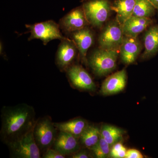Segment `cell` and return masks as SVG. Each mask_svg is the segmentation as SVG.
Instances as JSON below:
<instances>
[{
  "label": "cell",
  "mask_w": 158,
  "mask_h": 158,
  "mask_svg": "<svg viewBox=\"0 0 158 158\" xmlns=\"http://www.w3.org/2000/svg\"><path fill=\"white\" fill-rule=\"evenodd\" d=\"M0 136L6 144L25 135L34 127L36 121L35 110L26 103L4 106L2 109Z\"/></svg>",
  "instance_id": "obj_1"
},
{
  "label": "cell",
  "mask_w": 158,
  "mask_h": 158,
  "mask_svg": "<svg viewBox=\"0 0 158 158\" xmlns=\"http://www.w3.org/2000/svg\"><path fill=\"white\" fill-rule=\"evenodd\" d=\"M118 51L99 48L94 51L88 60L94 73L99 77L109 74L116 68Z\"/></svg>",
  "instance_id": "obj_2"
},
{
  "label": "cell",
  "mask_w": 158,
  "mask_h": 158,
  "mask_svg": "<svg viewBox=\"0 0 158 158\" xmlns=\"http://www.w3.org/2000/svg\"><path fill=\"white\" fill-rule=\"evenodd\" d=\"M58 131L49 116H45L37 120L34 128V135L40 151L44 152L52 148Z\"/></svg>",
  "instance_id": "obj_3"
},
{
  "label": "cell",
  "mask_w": 158,
  "mask_h": 158,
  "mask_svg": "<svg viewBox=\"0 0 158 158\" xmlns=\"http://www.w3.org/2000/svg\"><path fill=\"white\" fill-rule=\"evenodd\" d=\"M34 128L17 140L7 144L11 158H41L40 149L34 138Z\"/></svg>",
  "instance_id": "obj_4"
},
{
  "label": "cell",
  "mask_w": 158,
  "mask_h": 158,
  "mask_svg": "<svg viewBox=\"0 0 158 158\" xmlns=\"http://www.w3.org/2000/svg\"><path fill=\"white\" fill-rule=\"evenodd\" d=\"M111 4L109 0H89L84 3L82 7L90 25L101 28L110 16Z\"/></svg>",
  "instance_id": "obj_5"
},
{
  "label": "cell",
  "mask_w": 158,
  "mask_h": 158,
  "mask_svg": "<svg viewBox=\"0 0 158 158\" xmlns=\"http://www.w3.org/2000/svg\"><path fill=\"white\" fill-rule=\"evenodd\" d=\"M124 37L122 26L116 19L110 21L104 27L99 36V48L119 51Z\"/></svg>",
  "instance_id": "obj_6"
},
{
  "label": "cell",
  "mask_w": 158,
  "mask_h": 158,
  "mask_svg": "<svg viewBox=\"0 0 158 158\" xmlns=\"http://www.w3.org/2000/svg\"><path fill=\"white\" fill-rule=\"evenodd\" d=\"M26 27L31 33L29 40L40 39L44 45L53 40H62L66 38L61 34L59 25L53 21L49 20L33 25H26Z\"/></svg>",
  "instance_id": "obj_7"
},
{
  "label": "cell",
  "mask_w": 158,
  "mask_h": 158,
  "mask_svg": "<svg viewBox=\"0 0 158 158\" xmlns=\"http://www.w3.org/2000/svg\"><path fill=\"white\" fill-rule=\"evenodd\" d=\"M66 72L69 80L75 88L88 91H94L96 90V85L93 79L82 66L71 65Z\"/></svg>",
  "instance_id": "obj_8"
},
{
  "label": "cell",
  "mask_w": 158,
  "mask_h": 158,
  "mask_svg": "<svg viewBox=\"0 0 158 158\" xmlns=\"http://www.w3.org/2000/svg\"><path fill=\"white\" fill-rule=\"evenodd\" d=\"M89 25L83 7L73 9L60 21L61 28L70 33L84 28Z\"/></svg>",
  "instance_id": "obj_9"
},
{
  "label": "cell",
  "mask_w": 158,
  "mask_h": 158,
  "mask_svg": "<svg viewBox=\"0 0 158 158\" xmlns=\"http://www.w3.org/2000/svg\"><path fill=\"white\" fill-rule=\"evenodd\" d=\"M78 49L72 40L66 38L61 40L56 54V62L61 71H66L76 56Z\"/></svg>",
  "instance_id": "obj_10"
},
{
  "label": "cell",
  "mask_w": 158,
  "mask_h": 158,
  "mask_svg": "<svg viewBox=\"0 0 158 158\" xmlns=\"http://www.w3.org/2000/svg\"><path fill=\"white\" fill-rule=\"evenodd\" d=\"M142 48L138 37L124 36L119 50L122 62L125 65L133 64L138 59Z\"/></svg>",
  "instance_id": "obj_11"
},
{
  "label": "cell",
  "mask_w": 158,
  "mask_h": 158,
  "mask_svg": "<svg viewBox=\"0 0 158 158\" xmlns=\"http://www.w3.org/2000/svg\"><path fill=\"white\" fill-rule=\"evenodd\" d=\"M79 138L64 132L59 131L52 148L62 154L71 156L81 149Z\"/></svg>",
  "instance_id": "obj_12"
},
{
  "label": "cell",
  "mask_w": 158,
  "mask_h": 158,
  "mask_svg": "<svg viewBox=\"0 0 158 158\" xmlns=\"http://www.w3.org/2000/svg\"><path fill=\"white\" fill-rule=\"evenodd\" d=\"M127 78L126 71L125 69L113 74L103 82L100 93L106 96L121 92L125 88Z\"/></svg>",
  "instance_id": "obj_13"
},
{
  "label": "cell",
  "mask_w": 158,
  "mask_h": 158,
  "mask_svg": "<svg viewBox=\"0 0 158 158\" xmlns=\"http://www.w3.org/2000/svg\"><path fill=\"white\" fill-rule=\"evenodd\" d=\"M70 37L80 52L82 62L88 64L86 55L88 49L93 44L94 40L93 32L87 27L70 33Z\"/></svg>",
  "instance_id": "obj_14"
},
{
  "label": "cell",
  "mask_w": 158,
  "mask_h": 158,
  "mask_svg": "<svg viewBox=\"0 0 158 158\" xmlns=\"http://www.w3.org/2000/svg\"><path fill=\"white\" fill-rule=\"evenodd\" d=\"M153 23L152 19L148 18L131 16L122 25L124 36L137 37Z\"/></svg>",
  "instance_id": "obj_15"
},
{
  "label": "cell",
  "mask_w": 158,
  "mask_h": 158,
  "mask_svg": "<svg viewBox=\"0 0 158 158\" xmlns=\"http://www.w3.org/2000/svg\"><path fill=\"white\" fill-rule=\"evenodd\" d=\"M144 52L141 55L142 60L149 59L158 52V24L150 27L144 36Z\"/></svg>",
  "instance_id": "obj_16"
},
{
  "label": "cell",
  "mask_w": 158,
  "mask_h": 158,
  "mask_svg": "<svg viewBox=\"0 0 158 158\" xmlns=\"http://www.w3.org/2000/svg\"><path fill=\"white\" fill-rule=\"evenodd\" d=\"M54 125L59 131L69 133L79 138L89 124L84 118L77 117L64 122L54 123Z\"/></svg>",
  "instance_id": "obj_17"
},
{
  "label": "cell",
  "mask_w": 158,
  "mask_h": 158,
  "mask_svg": "<svg viewBox=\"0 0 158 158\" xmlns=\"http://www.w3.org/2000/svg\"><path fill=\"white\" fill-rule=\"evenodd\" d=\"M136 2V0H115L111 4V10L116 12V19L122 26L132 16Z\"/></svg>",
  "instance_id": "obj_18"
},
{
  "label": "cell",
  "mask_w": 158,
  "mask_h": 158,
  "mask_svg": "<svg viewBox=\"0 0 158 158\" xmlns=\"http://www.w3.org/2000/svg\"><path fill=\"white\" fill-rule=\"evenodd\" d=\"M101 137L100 129L94 125L89 124L79 139L83 147L90 150L97 144Z\"/></svg>",
  "instance_id": "obj_19"
},
{
  "label": "cell",
  "mask_w": 158,
  "mask_h": 158,
  "mask_svg": "<svg viewBox=\"0 0 158 158\" xmlns=\"http://www.w3.org/2000/svg\"><path fill=\"white\" fill-rule=\"evenodd\" d=\"M101 135L112 147L122 139L123 131L120 129L110 125L104 124L100 128Z\"/></svg>",
  "instance_id": "obj_20"
},
{
  "label": "cell",
  "mask_w": 158,
  "mask_h": 158,
  "mask_svg": "<svg viewBox=\"0 0 158 158\" xmlns=\"http://www.w3.org/2000/svg\"><path fill=\"white\" fill-rule=\"evenodd\" d=\"M157 9L148 0H136L133 16L151 18Z\"/></svg>",
  "instance_id": "obj_21"
},
{
  "label": "cell",
  "mask_w": 158,
  "mask_h": 158,
  "mask_svg": "<svg viewBox=\"0 0 158 158\" xmlns=\"http://www.w3.org/2000/svg\"><path fill=\"white\" fill-rule=\"evenodd\" d=\"M111 148L109 143L101 137L97 144L90 151L95 157L105 158L110 156Z\"/></svg>",
  "instance_id": "obj_22"
},
{
  "label": "cell",
  "mask_w": 158,
  "mask_h": 158,
  "mask_svg": "<svg viewBox=\"0 0 158 158\" xmlns=\"http://www.w3.org/2000/svg\"><path fill=\"white\" fill-rule=\"evenodd\" d=\"M127 150L124 145L118 142L111 148L110 156L113 158H125Z\"/></svg>",
  "instance_id": "obj_23"
},
{
  "label": "cell",
  "mask_w": 158,
  "mask_h": 158,
  "mask_svg": "<svg viewBox=\"0 0 158 158\" xmlns=\"http://www.w3.org/2000/svg\"><path fill=\"white\" fill-rule=\"evenodd\" d=\"M42 158H65V156L53 148H50L44 152Z\"/></svg>",
  "instance_id": "obj_24"
},
{
  "label": "cell",
  "mask_w": 158,
  "mask_h": 158,
  "mask_svg": "<svg viewBox=\"0 0 158 158\" xmlns=\"http://www.w3.org/2000/svg\"><path fill=\"white\" fill-rule=\"evenodd\" d=\"M143 155L139 151L135 149L127 150L125 158H143Z\"/></svg>",
  "instance_id": "obj_25"
},
{
  "label": "cell",
  "mask_w": 158,
  "mask_h": 158,
  "mask_svg": "<svg viewBox=\"0 0 158 158\" xmlns=\"http://www.w3.org/2000/svg\"><path fill=\"white\" fill-rule=\"evenodd\" d=\"M70 158H92V156L85 150H81L70 156Z\"/></svg>",
  "instance_id": "obj_26"
},
{
  "label": "cell",
  "mask_w": 158,
  "mask_h": 158,
  "mask_svg": "<svg viewBox=\"0 0 158 158\" xmlns=\"http://www.w3.org/2000/svg\"><path fill=\"white\" fill-rule=\"evenodd\" d=\"M158 11V0H148Z\"/></svg>",
  "instance_id": "obj_27"
},
{
  "label": "cell",
  "mask_w": 158,
  "mask_h": 158,
  "mask_svg": "<svg viewBox=\"0 0 158 158\" xmlns=\"http://www.w3.org/2000/svg\"></svg>",
  "instance_id": "obj_28"
}]
</instances>
